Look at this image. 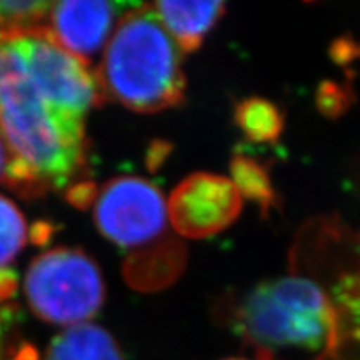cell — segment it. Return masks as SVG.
<instances>
[{"label": "cell", "mask_w": 360, "mask_h": 360, "mask_svg": "<svg viewBox=\"0 0 360 360\" xmlns=\"http://www.w3.org/2000/svg\"><path fill=\"white\" fill-rule=\"evenodd\" d=\"M103 102L89 62L45 29L0 39L4 182L27 197L75 186L87 167L85 119Z\"/></svg>", "instance_id": "1"}, {"label": "cell", "mask_w": 360, "mask_h": 360, "mask_svg": "<svg viewBox=\"0 0 360 360\" xmlns=\"http://www.w3.org/2000/svg\"><path fill=\"white\" fill-rule=\"evenodd\" d=\"M97 197V188L92 182H77L75 186L69 187L67 191V199H69L70 204H74L75 207H80V209H85L90 204H94Z\"/></svg>", "instance_id": "16"}, {"label": "cell", "mask_w": 360, "mask_h": 360, "mask_svg": "<svg viewBox=\"0 0 360 360\" xmlns=\"http://www.w3.org/2000/svg\"><path fill=\"white\" fill-rule=\"evenodd\" d=\"M94 220L107 240L134 254L167 237V200L148 180L120 175L97 191Z\"/></svg>", "instance_id": "5"}, {"label": "cell", "mask_w": 360, "mask_h": 360, "mask_svg": "<svg viewBox=\"0 0 360 360\" xmlns=\"http://www.w3.org/2000/svg\"><path fill=\"white\" fill-rule=\"evenodd\" d=\"M317 101L321 110L327 115H339L340 112H344L345 107H347L345 92L335 84H322L321 89H319Z\"/></svg>", "instance_id": "15"}, {"label": "cell", "mask_w": 360, "mask_h": 360, "mask_svg": "<svg viewBox=\"0 0 360 360\" xmlns=\"http://www.w3.org/2000/svg\"><path fill=\"white\" fill-rule=\"evenodd\" d=\"M242 202L229 177L207 172L188 175L170 193L169 224L180 237H212L236 222Z\"/></svg>", "instance_id": "6"}, {"label": "cell", "mask_w": 360, "mask_h": 360, "mask_svg": "<svg viewBox=\"0 0 360 360\" xmlns=\"http://www.w3.org/2000/svg\"><path fill=\"white\" fill-rule=\"evenodd\" d=\"M225 360H245V359H225Z\"/></svg>", "instance_id": "20"}, {"label": "cell", "mask_w": 360, "mask_h": 360, "mask_svg": "<svg viewBox=\"0 0 360 360\" xmlns=\"http://www.w3.org/2000/svg\"><path fill=\"white\" fill-rule=\"evenodd\" d=\"M155 15L167 30L180 52L192 53L200 47L205 35L225 13L224 2H157Z\"/></svg>", "instance_id": "8"}, {"label": "cell", "mask_w": 360, "mask_h": 360, "mask_svg": "<svg viewBox=\"0 0 360 360\" xmlns=\"http://www.w3.org/2000/svg\"><path fill=\"white\" fill-rule=\"evenodd\" d=\"M44 360H124V355L105 328L87 322L67 327L53 337Z\"/></svg>", "instance_id": "10"}, {"label": "cell", "mask_w": 360, "mask_h": 360, "mask_svg": "<svg viewBox=\"0 0 360 360\" xmlns=\"http://www.w3.org/2000/svg\"><path fill=\"white\" fill-rule=\"evenodd\" d=\"M231 180L244 200L255 202L264 214L276 204L270 174L264 164L247 155H236L231 162Z\"/></svg>", "instance_id": "12"}, {"label": "cell", "mask_w": 360, "mask_h": 360, "mask_svg": "<svg viewBox=\"0 0 360 360\" xmlns=\"http://www.w3.org/2000/svg\"><path fill=\"white\" fill-rule=\"evenodd\" d=\"M0 344H2V314H0Z\"/></svg>", "instance_id": "19"}, {"label": "cell", "mask_w": 360, "mask_h": 360, "mask_svg": "<svg viewBox=\"0 0 360 360\" xmlns=\"http://www.w3.org/2000/svg\"><path fill=\"white\" fill-rule=\"evenodd\" d=\"M29 240L24 214L11 199L0 195V269H6Z\"/></svg>", "instance_id": "14"}, {"label": "cell", "mask_w": 360, "mask_h": 360, "mask_svg": "<svg viewBox=\"0 0 360 360\" xmlns=\"http://www.w3.org/2000/svg\"><path fill=\"white\" fill-rule=\"evenodd\" d=\"M122 4L65 0L52 2L47 15L49 35L72 56L89 62L109 44L124 15Z\"/></svg>", "instance_id": "7"}, {"label": "cell", "mask_w": 360, "mask_h": 360, "mask_svg": "<svg viewBox=\"0 0 360 360\" xmlns=\"http://www.w3.org/2000/svg\"><path fill=\"white\" fill-rule=\"evenodd\" d=\"M17 290V274L12 269H0V302H6L7 299L15 294Z\"/></svg>", "instance_id": "17"}, {"label": "cell", "mask_w": 360, "mask_h": 360, "mask_svg": "<svg viewBox=\"0 0 360 360\" xmlns=\"http://www.w3.org/2000/svg\"><path fill=\"white\" fill-rule=\"evenodd\" d=\"M180 49L152 6H134L117 22L96 70L105 101L154 114L179 105L186 92Z\"/></svg>", "instance_id": "2"}, {"label": "cell", "mask_w": 360, "mask_h": 360, "mask_svg": "<svg viewBox=\"0 0 360 360\" xmlns=\"http://www.w3.org/2000/svg\"><path fill=\"white\" fill-rule=\"evenodd\" d=\"M51 4L42 0H0V39L44 30Z\"/></svg>", "instance_id": "13"}, {"label": "cell", "mask_w": 360, "mask_h": 360, "mask_svg": "<svg viewBox=\"0 0 360 360\" xmlns=\"http://www.w3.org/2000/svg\"><path fill=\"white\" fill-rule=\"evenodd\" d=\"M6 165H7V150H6V146H4L2 137H0V179L4 177Z\"/></svg>", "instance_id": "18"}, {"label": "cell", "mask_w": 360, "mask_h": 360, "mask_svg": "<svg viewBox=\"0 0 360 360\" xmlns=\"http://www.w3.org/2000/svg\"><path fill=\"white\" fill-rule=\"evenodd\" d=\"M24 292L40 321L65 327L87 323L105 300L98 265L85 252L70 247L40 254L27 270Z\"/></svg>", "instance_id": "4"}, {"label": "cell", "mask_w": 360, "mask_h": 360, "mask_svg": "<svg viewBox=\"0 0 360 360\" xmlns=\"http://www.w3.org/2000/svg\"><path fill=\"white\" fill-rule=\"evenodd\" d=\"M187 255L184 245L175 238L164 240L147 249L130 254L124 265V276L134 289L154 292L164 289L180 276Z\"/></svg>", "instance_id": "9"}, {"label": "cell", "mask_w": 360, "mask_h": 360, "mask_svg": "<svg viewBox=\"0 0 360 360\" xmlns=\"http://www.w3.org/2000/svg\"><path fill=\"white\" fill-rule=\"evenodd\" d=\"M233 323L262 360H319L337 339L330 299L319 283L300 276L254 287L237 307Z\"/></svg>", "instance_id": "3"}, {"label": "cell", "mask_w": 360, "mask_h": 360, "mask_svg": "<svg viewBox=\"0 0 360 360\" xmlns=\"http://www.w3.org/2000/svg\"><path fill=\"white\" fill-rule=\"evenodd\" d=\"M236 124L252 142L270 143L283 132V115L274 102L262 97H250L236 107Z\"/></svg>", "instance_id": "11"}]
</instances>
